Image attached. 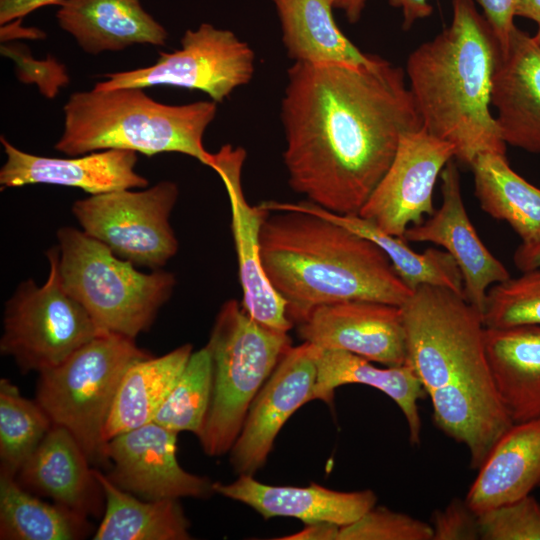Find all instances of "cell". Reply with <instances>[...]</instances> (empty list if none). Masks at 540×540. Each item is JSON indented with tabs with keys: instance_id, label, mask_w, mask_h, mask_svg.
<instances>
[{
	"instance_id": "cell-1",
	"label": "cell",
	"mask_w": 540,
	"mask_h": 540,
	"mask_svg": "<svg viewBox=\"0 0 540 540\" xmlns=\"http://www.w3.org/2000/svg\"><path fill=\"white\" fill-rule=\"evenodd\" d=\"M281 106L291 188L341 215H358L400 139L422 128L403 68L294 63Z\"/></svg>"
},
{
	"instance_id": "cell-2",
	"label": "cell",
	"mask_w": 540,
	"mask_h": 540,
	"mask_svg": "<svg viewBox=\"0 0 540 540\" xmlns=\"http://www.w3.org/2000/svg\"><path fill=\"white\" fill-rule=\"evenodd\" d=\"M275 212L261 229V260L293 323L322 305L367 300L402 306L412 294L369 239L317 214Z\"/></svg>"
},
{
	"instance_id": "cell-3",
	"label": "cell",
	"mask_w": 540,
	"mask_h": 540,
	"mask_svg": "<svg viewBox=\"0 0 540 540\" xmlns=\"http://www.w3.org/2000/svg\"><path fill=\"white\" fill-rule=\"evenodd\" d=\"M501 49L473 0H452V20L406 62L409 89L430 135L450 143L455 158L471 166L484 153L505 154L490 110Z\"/></svg>"
},
{
	"instance_id": "cell-4",
	"label": "cell",
	"mask_w": 540,
	"mask_h": 540,
	"mask_svg": "<svg viewBox=\"0 0 540 540\" xmlns=\"http://www.w3.org/2000/svg\"><path fill=\"white\" fill-rule=\"evenodd\" d=\"M63 110L64 130L54 148L68 156L108 149L147 156L176 152L213 166L203 137L217 112L214 101L168 105L143 88H93L71 94Z\"/></svg>"
},
{
	"instance_id": "cell-5",
	"label": "cell",
	"mask_w": 540,
	"mask_h": 540,
	"mask_svg": "<svg viewBox=\"0 0 540 540\" xmlns=\"http://www.w3.org/2000/svg\"><path fill=\"white\" fill-rule=\"evenodd\" d=\"M58 269L65 290L107 333L146 332L172 295L176 280L162 269L144 273L83 230L57 231Z\"/></svg>"
},
{
	"instance_id": "cell-6",
	"label": "cell",
	"mask_w": 540,
	"mask_h": 540,
	"mask_svg": "<svg viewBox=\"0 0 540 540\" xmlns=\"http://www.w3.org/2000/svg\"><path fill=\"white\" fill-rule=\"evenodd\" d=\"M212 361V394L197 437L211 457L229 453L249 407L291 347L287 333L268 329L236 300L224 302L206 345Z\"/></svg>"
},
{
	"instance_id": "cell-7",
	"label": "cell",
	"mask_w": 540,
	"mask_h": 540,
	"mask_svg": "<svg viewBox=\"0 0 540 540\" xmlns=\"http://www.w3.org/2000/svg\"><path fill=\"white\" fill-rule=\"evenodd\" d=\"M149 356L134 338L101 333L39 373L35 400L54 425L75 437L90 463L106 464L103 430L122 377L130 364Z\"/></svg>"
},
{
	"instance_id": "cell-8",
	"label": "cell",
	"mask_w": 540,
	"mask_h": 540,
	"mask_svg": "<svg viewBox=\"0 0 540 540\" xmlns=\"http://www.w3.org/2000/svg\"><path fill=\"white\" fill-rule=\"evenodd\" d=\"M401 308L406 364L427 394L487 364L482 313L464 295L425 284Z\"/></svg>"
},
{
	"instance_id": "cell-9",
	"label": "cell",
	"mask_w": 540,
	"mask_h": 540,
	"mask_svg": "<svg viewBox=\"0 0 540 540\" xmlns=\"http://www.w3.org/2000/svg\"><path fill=\"white\" fill-rule=\"evenodd\" d=\"M58 247L46 256L49 274L37 285L22 282L6 302L0 351L23 372L52 368L102 332L65 290L58 269Z\"/></svg>"
},
{
	"instance_id": "cell-10",
	"label": "cell",
	"mask_w": 540,
	"mask_h": 540,
	"mask_svg": "<svg viewBox=\"0 0 540 540\" xmlns=\"http://www.w3.org/2000/svg\"><path fill=\"white\" fill-rule=\"evenodd\" d=\"M179 189L160 181L140 190H118L77 200L72 213L82 230L134 265L161 269L177 252L169 218Z\"/></svg>"
},
{
	"instance_id": "cell-11",
	"label": "cell",
	"mask_w": 540,
	"mask_h": 540,
	"mask_svg": "<svg viewBox=\"0 0 540 540\" xmlns=\"http://www.w3.org/2000/svg\"><path fill=\"white\" fill-rule=\"evenodd\" d=\"M254 61L253 50L232 31L203 23L184 33L180 49L160 53L155 64L106 74L94 88L174 86L200 90L220 103L251 80Z\"/></svg>"
},
{
	"instance_id": "cell-12",
	"label": "cell",
	"mask_w": 540,
	"mask_h": 540,
	"mask_svg": "<svg viewBox=\"0 0 540 540\" xmlns=\"http://www.w3.org/2000/svg\"><path fill=\"white\" fill-rule=\"evenodd\" d=\"M455 158L454 147L423 128L400 139L395 156L359 216L382 231L404 237L406 230L433 215V191L446 164Z\"/></svg>"
},
{
	"instance_id": "cell-13",
	"label": "cell",
	"mask_w": 540,
	"mask_h": 540,
	"mask_svg": "<svg viewBox=\"0 0 540 540\" xmlns=\"http://www.w3.org/2000/svg\"><path fill=\"white\" fill-rule=\"evenodd\" d=\"M246 151L231 144L214 153L212 169L220 176L230 202L231 229L237 255L242 307L262 326L288 333L293 322L285 300L269 281L261 260V229L270 214L263 203H248L241 184Z\"/></svg>"
},
{
	"instance_id": "cell-14",
	"label": "cell",
	"mask_w": 540,
	"mask_h": 540,
	"mask_svg": "<svg viewBox=\"0 0 540 540\" xmlns=\"http://www.w3.org/2000/svg\"><path fill=\"white\" fill-rule=\"evenodd\" d=\"M177 434L155 422L115 436L106 443L107 477L144 500L206 498L210 479L184 470L176 457Z\"/></svg>"
},
{
	"instance_id": "cell-15",
	"label": "cell",
	"mask_w": 540,
	"mask_h": 540,
	"mask_svg": "<svg viewBox=\"0 0 540 540\" xmlns=\"http://www.w3.org/2000/svg\"><path fill=\"white\" fill-rule=\"evenodd\" d=\"M316 346L290 347L253 399L229 455L238 475H255L273 448L275 438L293 413L313 401Z\"/></svg>"
},
{
	"instance_id": "cell-16",
	"label": "cell",
	"mask_w": 540,
	"mask_h": 540,
	"mask_svg": "<svg viewBox=\"0 0 540 540\" xmlns=\"http://www.w3.org/2000/svg\"><path fill=\"white\" fill-rule=\"evenodd\" d=\"M298 325V335L318 348L343 350L385 366L406 364L401 306L348 300L312 310Z\"/></svg>"
},
{
	"instance_id": "cell-17",
	"label": "cell",
	"mask_w": 540,
	"mask_h": 540,
	"mask_svg": "<svg viewBox=\"0 0 540 540\" xmlns=\"http://www.w3.org/2000/svg\"><path fill=\"white\" fill-rule=\"evenodd\" d=\"M442 205L427 220L410 226L404 239L442 246L455 260L463 278L466 300L483 311L490 286L510 277L507 268L483 244L470 221L461 194L460 176L453 159L441 175Z\"/></svg>"
},
{
	"instance_id": "cell-18",
	"label": "cell",
	"mask_w": 540,
	"mask_h": 540,
	"mask_svg": "<svg viewBox=\"0 0 540 540\" xmlns=\"http://www.w3.org/2000/svg\"><path fill=\"white\" fill-rule=\"evenodd\" d=\"M6 162L0 169L1 188L52 184L80 188L91 195L146 188L148 180L135 170L137 152L108 149L70 158L26 153L1 136Z\"/></svg>"
},
{
	"instance_id": "cell-19",
	"label": "cell",
	"mask_w": 540,
	"mask_h": 540,
	"mask_svg": "<svg viewBox=\"0 0 540 540\" xmlns=\"http://www.w3.org/2000/svg\"><path fill=\"white\" fill-rule=\"evenodd\" d=\"M428 395L435 425L466 446L473 469H479L514 424L495 389L487 364Z\"/></svg>"
},
{
	"instance_id": "cell-20",
	"label": "cell",
	"mask_w": 540,
	"mask_h": 540,
	"mask_svg": "<svg viewBox=\"0 0 540 540\" xmlns=\"http://www.w3.org/2000/svg\"><path fill=\"white\" fill-rule=\"evenodd\" d=\"M491 105L506 144L540 153V46L517 27L495 70Z\"/></svg>"
},
{
	"instance_id": "cell-21",
	"label": "cell",
	"mask_w": 540,
	"mask_h": 540,
	"mask_svg": "<svg viewBox=\"0 0 540 540\" xmlns=\"http://www.w3.org/2000/svg\"><path fill=\"white\" fill-rule=\"evenodd\" d=\"M213 490L255 510L264 519L292 517L305 524L348 525L376 505L370 490L343 492L312 483L305 487L268 485L253 475H239L229 484L213 482Z\"/></svg>"
},
{
	"instance_id": "cell-22",
	"label": "cell",
	"mask_w": 540,
	"mask_h": 540,
	"mask_svg": "<svg viewBox=\"0 0 540 540\" xmlns=\"http://www.w3.org/2000/svg\"><path fill=\"white\" fill-rule=\"evenodd\" d=\"M90 464L75 437L66 428L53 424L16 477L28 491L82 515L97 516L105 497Z\"/></svg>"
},
{
	"instance_id": "cell-23",
	"label": "cell",
	"mask_w": 540,
	"mask_h": 540,
	"mask_svg": "<svg viewBox=\"0 0 540 540\" xmlns=\"http://www.w3.org/2000/svg\"><path fill=\"white\" fill-rule=\"evenodd\" d=\"M59 26L88 54L121 51L135 44L164 46L168 33L140 0H64Z\"/></svg>"
},
{
	"instance_id": "cell-24",
	"label": "cell",
	"mask_w": 540,
	"mask_h": 540,
	"mask_svg": "<svg viewBox=\"0 0 540 540\" xmlns=\"http://www.w3.org/2000/svg\"><path fill=\"white\" fill-rule=\"evenodd\" d=\"M478 470L465 498L477 514L540 487V418L514 423Z\"/></svg>"
},
{
	"instance_id": "cell-25",
	"label": "cell",
	"mask_w": 540,
	"mask_h": 540,
	"mask_svg": "<svg viewBox=\"0 0 540 540\" xmlns=\"http://www.w3.org/2000/svg\"><path fill=\"white\" fill-rule=\"evenodd\" d=\"M495 389L514 423L540 418V325L485 328Z\"/></svg>"
},
{
	"instance_id": "cell-26",
	"label": "cell",
	"mask_w": 540,
	"mask_h": 540,
	"mask_svg": "<svg viewBox=\"0 0 540 540\" xmlns=\"http://www.w3.org/2000/svg\"><path fill=\"white\" fill-rule=\"evenodd\" d=\"M316 381L312 400L330 403L336 388L346 384H363L386 394L402 411L409 441L420 442L421 419L418 402L427 392L408 364L379 368L372 361L343 350L321 349L315 351Z\"/></svg>"
},
{
	"instance_id": "cell-27",
	"label": "cell",
	"mask_w": 540,
	"mask_h": 540,
	"mask_svg": "<svg viewBox=\"0 0 540 540\" xmlns=\"http://www.w3.org/2000/svg\"><path fill=\"white\" fill-rule=\"evenodd\" d=\"M270 211L297 210L323 216L374 242L388 257L400 280L413 292L421 285H434L463 293V278L453 257L445 250L413 251L404 238L390 235L359 215H341L310 201L298 203L267 201Z\"/></svg>"
},
{
	"instance_id": "cell-28",
	"label": "cell",
	"mask_w": 540,
	"mask_h": 540,
	"mask_svg": "<svg viewBox=\"0 0 540 540\" xmlns=\"http://www.w3.org/2000/svg\"><path fill=\"white\" fill-rule=\"evenodd\" d=\"M282 30V41L294 63L366 64L372 54L359 50L340 30L333 0H271Z\"/></svg>"
},
{
	"instance_id": "cell-29",
	"label": "cell",
	"mask_w": 540,
	"mask_h": 540,
	"mask_svg": "<svg viewBox=\"0 0 540 540\" xmlns=\"http://www.w3.org/2000/svg\"><path fill=\"white\" fill-rule=\"evenodd\" d=\"M192 353V345L184 344L160 357L149 356L130 364L103 430L106 443L154 421Z\"/></svg>"
},
{
	"instance_id": "cell-30",
	"label": "cell",
	"mask_w": 540,
	"mask_h": 540,
	"mask_svg": "<svg viewBox=\"0 0 540 540\" xmlns=\"http://www.w3.org/2000/svg\"><path fill=\"white\" fill-rule=\"evenodd\" d=\"M105 497L94 540H188L190 522L178 499L144 500L119 488L97 469Z\"/></svg>"
},
{
	"instance_id": "cell-31",
	"label": "cell",
	"mask_w": 540,
	"mask_h": 540,
	"mask_svg": "<svg viewBox=\"0 0 540 540\" xmlns=\"http://www.w3.org/2000/svg\"><path fill=\"white\" fill-rule=\"evenodd\" d=\"M470 167L481 208L509 224L522 244L540 243V188L516 173L505 154H481Z\"/></svg>"
},
{
	"instance_id": "cell-32",
	"label": "cell",
	"mask_w": 540,
	"mask_h": 540,
	"mask_svg": "<svg viewBox=\"0 0 540 540\" xmlns=\"http://www.w3.org/2000/svg\"><path fill=\"white\" fill-rule=\"evenodd\" d=\"M87 516L33 496L15 474L0 469V539L78 540L90 533Z\"/></svg>"
},
{
	"instance_id": "cell-33",
	"label": "cell",
	"mask_w": 540,
	"mask_h": 540,
	"mask_svg": "<svg viewBox=\"0 0 540 540\" xmlns=\"http://www.w3.org/2000/svg\"><path fill=\"white\" fill-rule=\"evenodd\" d=\"M52 426L36 400L23 397L9 380H0V469L17 475Z\"/></svg>"
},
{
	"instance_id": "cell-34",
	"label": "cell",
	"mask_w": 540,
	"mask_h": 540,
	"mask_svg": "<svg viewBox=\"0 0 540 540\" xmlns=\"http://www.w3.org/2000/svg\"><path fill=\"white\" fill-rule=\"evenodd\" d=\"M212 394V361L207 347L193 352L159 408L155 423L176 433H201Z\"/></svg>"
},
{
	"instance_id": "cell-35",
	"label": "cell",
	"mask_w": 540,
	"mask_h": 540,
	"mask_svg": "<svg viewBox=\"0 0 540 540\" xmlns=\"http://www.w3.org/2000/svg\"><path fill=\"white\" fill-rule=\"evenodd\" d=\"M482 319L485 328L540 325V268L492 285Z\"/></svg>"
},
{
	"instance_id": "cell-36",
	"label": "cell",
	"mask_w": 540,
	"mask_h": 540,
	"mask_svg": "<svg viewBox=\"0 0 540 540\" xmlns=\"http://www.w3.org/2000/svg\"><path fill=\"white\" fill-rule=\"evenodd\" d=\"M338 540H433V530L418 518L375 505L342 526Z\"/></svg>"
},
{
	"instance_id": "cell-37",
	"label": "cell",
	"mask_w": 540,
	"mask_h": 540,
	"mask_svg": "<svg viewBox=\"0 0 540 540\" xmlns=\"http://www.w3.org/2000/svg\"><path fill=\"white\" fill-rule=\"evenodd\" d=\"M480 539L540 540V504L527 495L478 514Z\"/></svg>"
},
{
	"instance_id": "cell-38",
	"label": "cell",
	"mask_w": 540,
	"mask_h": 540,
	"mask_svg": "<svg viewBox=\"0 0 540 540\" xmlns=\"http://www.w3.org/2000/svg\"><path fill=\"white\" fill-rule=\"evenodd\" d=\"M431 526L433 540L480 539L478 514L459 498L452 499L443 509L435 510Z\"/></svg>"
},
{
	"instance_id": "cell-39",
	"label": "cell",
	"mask_w": 540,
	"mask_h": 540,
	"mask_svg": "<svg viewBox=\"0 0 540 540\" xmlns=\"http://www.w3.org/2000/svg\"><path fill=\"white\" fill-rule=\"evenodd\" d=\"M519 0H478L483 16L488 22L496 40L504 53L516 25L514 18Z\"/></svg>"
},
{
	"instance_id": "cell-40",
	"label": "cell",
	"mask_w": 540,
	"mask_h": 540,
	"mask_svg": "<svg viewBox=\"0 0 540 540\" xmlns=\"http://www.w3.org/2000/svg\"><path fill=\"white\" fill-rule=\"evenodd\" d=\"M64 0H0V23L7 24L15 19L47 5H60Z\"/></svg>"
},
{
	"instance_id": "cell-41",
	"label": "cell",
	"mask_w": 540,
	"mask_h": 540,
	"mask_svg": "<svg viewBox=\"0 0 540 540\" xmlns=\"http://www.w3.org/2000/svg\"><path fill=\"white\" fill-rule=\"evenodd\" d=\"M341 526L329 522H314L294 534L279 537L278 540H338Z\"/></svg>"
},
{
	"instance_id": "cell-42",
	"label": "cell",
	"mask_w": 540,
	"mask_h": 540,
	"mask_svg": "<svg viewBox=\"0 0 540 540\" xmlns=\"http://www.w3.org/2000/svg\"><path fill=\"white\" fill-rule=\"evenodd\" d=\"M390 5L400 8L403 14V29L408 30L418 20L427 18L433 12L428 0H388Z\"/></svg>"
},
{
	"instance_id": "cell-43",
	"label": "cell",
	"mask_w": 540,
	"mask_h": 540,
	"mask_svg": "<svg viewBox=\"0 0 540 540\" xmlns=\"http://www.w3.org/2000/svg\"><path fill=\"white\" fill-rule=\"evenodd\" d=\"M515 266L522 272L540 268V243L520 244L513 256Z\"/></svg>"
},
{
	"instance_id": "cell-44",
	"label": "cell",
	"mask_w": 540,
	"mask_h": 540,
	"mask_svg": "<svg viewBox=\"0 0 540 540\" xmlns=\"http://www.w3.org/2000/svg\"><path fill=\"white\" fill-rule=\"evenodd\" d=\"M368 0H333L334 7L341 9L351 23L359 21Z\"/></svg>"
},
{
	"instance_id": "cell-45",
	"label": "cell",
	"mask_w": 540,
	"mask_h": 540,
	"mask_svg": "<svg viewBox=\"0 0 540 540\" xmlns=\"http://www.w3.org/2000/svg\"><path fill=\"white\" fill-rule=\"evenodd\" d=\"M516 16L530 19L540 27V0H519Z\"/></svg>"
},
{
	"instance_id": "cell-46",
	"label": "cell",
	"mask_w": 540,
	"mask_h": 540,
	"mask_svg": "<svg viewBox=\"0 0 540 540\" xmlns=\"http://www.w3.org/2000/svg\"><path fill=\"white\" fill-rule=\"evenodd\" d=\"M533 38L535 39V41L539 44L540 46V27H538V31L537 33L533 36Z\"/></svg>"
}]
</instances>
